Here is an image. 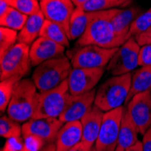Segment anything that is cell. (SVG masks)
<instances>
[{
  "label": "cell",
  "mask_w": 151,
  "mask_h": 151,
  "mask_svg": "<svg viewBox=\"0 0 151 151\" xmlns=\"http://www.w3.org/2000/svg\"><path fill=\"white\" fill-rule=\"evenodd\" d=\"M119 8L100 11L88 28L77 41V45H98L103 48H118L129 39L118 35L111 24V20Z\"/></svg>",
  "instance_id": "6da1fadb"
},
{
  "label": "cell",
  "mask_w": 151,
  "mask_h": 151,
  "mask_svg": "<svg viewBox=\"0 0 151 151\" xmlns=\"http://www.w3.org/2000/svg\"><path fill=\"white\" fill-rule=\"evenodd\" d=\"M37 91L32 79L18 81L6 109L7 115L19 123L33 119L37 105Z\"/></svg>",
  "instance_id": "7a4b0ae2"
},
{
  "label": "cell",
  "mask_w": 151,
  "mask_h": 151,
  "mask_svg": "<svg viewBox=\"0 0 151 151\" xmlns=\"http://www.w3.org/2000/svg\"><path fill=\"white\" fill-rule=\"evenodd\" d=\"M72 69L69 58L61 55L37 65L33 73L32 80L40 92L50 91L68 80Z\"/></svg>",
  "instance_id": "3957f363"
},
{
  "label": "cell",
  "mask_w": 151,
  "mask_h": 151,
  "mask_svg": "<svg viewBox=\"0 0 151 151\" xmlns=\"http://www.w3.org/2000/svg\"><path fill=\"white\" fill-rule=\"evenodd\" d=\"M132 73L112 76L99 87L96 91L94 105L108 112L125 103L130 90Z\"/></svg>",
  "instance_id": "277c9868"
},
{
  "label": "cell",
  "mask_w": 151,
  "mask_h": 151,
  "mask_svg": "<svg viewBox=\"0 0 151 151\" xmlns=\"http://www.w3.org/2000/svg\"><path fill=\"white\" fill-rule=\"evenodd\" d=\"M30 46L17 43L13 47L0 55V80L10 78L22 80L31 70Z\"/></svg>",
  "instance_id": "5b68a950"
},
{
  "label": "cell",
  "mask_w": 151,
  "mask_h": 151,
  "mask_svg": "<svg viewBox=\"0 0 151 151\" xmlns=\"http://www.w3.org/2000/svg\"><path fill=\"white\" fill-rule=\"evenodd\" d=\"M70 94L67 80L54 89L42 92L39 91L34 118L59 119Z\"/></svg>",
  "instance_id": "8992f818"
},
{
  "label": "cell",
  "mask_w": 151,
  "mask_h": 151,
  "mask_svg": "<svg viewBox=\"0 0 151 151\" xmlns=\"http://www.w3.org/2000/svg\"><path fill=\"white\" fill-rule=\"evenodd\" d=\"M125 112L121 106L111 111L105 112L101 128L95 143L96 151H115L119 145L120 123Z\"/></svg>",
  "instance_id": "52a82bcc"
},
{
  "label": "cell",
  "mask_w": 151,
  "mask_h": 151,
  "mask_svg": "<svg viewBox=\"0 0 151 151\" xmlns=\"http://www.w3.org/2000/svg\"><path fill=\"white\" fill-rule=\"evenodd\" d=\"M140 45L135 37H130L125 42L111 59L107 65V71L112 76L127 74L139 66V53Z\"/></svg>",
  "instance_id": "ba28073f"
},
{
  "label": "cell",
  "mask_w": 151,
  "mask_h": 151,
  "mask_svg": "<svg viewBox=\"0 0 151 151\" xmlns=\"http://www.w3.org/2000/svg\"><path fill=\"white\" fill-rule=\"evenodd\" d=\"M118 48H103L98 45L81 46L71 58L73 68L97 69L104 68L113 57Z\"/></svg>",
  "instance_id": "9c48e42d"
},
{
  "label": "cell",
  "mask_w": 151,
  "mask_h": 151,
  "mask_svg": "<svg viewBox=\"0 0 151 151\" xmlns=\"http://www.w3.org/2000/svg\"><path fill=\"white\" fill-rule=\"evenodd\" d=\"M64 123L58 118H34L22 126V136H35L45 145L55 143L57 134Z\"/></svg>",
  "instance_id": "30bf717a"
},
{
  "label": "cell",
  "mask_w": 151,
  "mask_h": 151,
  "mask_svg": "<svg viewBox=\"0 0 151 151\" xmlns=\"http://www.w3.org/2000/svg\"><path fill=\"white\" fill-rule=\"evenodd\" d=\"M41 10L46 20L59 24L69 36V26L76 8L71 0H42Z\"/></svg>",
  "instance_id": "8fae6325"
},
{
  "label": "cell",
  "mask_w": 151,
  "mask_h": 151,
  "mask_svg": "<svg viewBox=\"0 0 151 151\" xmlns=\"http://www.w3.org/2000/svg\"><path fill=\"white\" fill-rule=\"evenodd\" d=\"M104 72V68H73L67 80L70 93L80 95L93 90L103 76Z\"/></svg>",
  "instance_id": "7c38bea8"
},
{
  "label": "cell",
  "mask_w": 151,
  "mask_h": 151,
  "mask_svg": "<svg viewBox=\"0 0 151 151\" xmlns=\"http://www.w3.org/2000/svg\"><path fill=\"white\" fill-rule=\"evenodd\" d=\"M96 91H97L93 89L80 95L70 94L63 111L59 117L60 120L63 123L81 120L93 107Z\"/></svg>",
  "instance_id": "4fadbf2b"
},
{
  "label": "cell",
  "mask_w": 151,
  "mask_h": 151,
  "mask_svg": "<svg viewBox=\"0 0 151 151\" xmlns=\"http://www.w3.org/2000/svg\"><path fill=\"white\" fill-rule=\"evenodd\" d=\"M126 105L132 120L143 135L151 126V91L135 95Z\"/></svg>",
  "instance_id": "5bb4252c"
},
{
  "label": "cell",
  "mask_w": 151,
  "mask_h": 151,
  "mask_svg": "<svg viewBox=\"0 0 151 151\" xmlns=\"http://www.w3.org/2000/svg\"><path fill=\"white\" fill-rule=\"evenodd\" d=\"M65 47L53 41L40 36L30 46V57L33 66L63 55Z\"/></svg>",
  "instance_id": "9a60e30c"
},
{
  "label": "cell",
  "mask_w": 151,
  "mask_h": 151,
  "mask_svg": "<svg viewBox=\"0 0 151 151\" xmlns=\"http://www.w3.org/2000/svg\"><path fill=\"white\" fill-rule=\"evenodd\" d=\"M105 112L96 105L90 109L89 112L81 119L82 127V141L95 146L101 128Z\"/></svg>",
  "instance_id": "2e32d148"
},
{
  "label": "cell",
  "mask_w": 151,
  "mask_h": 151,
  "mask_svg": "<svg viewBox=\"0 0 151 151\" xmlns=\"http://www.w3.org/2000/svg\"><path fill=\"white\" fill-rule=\"evenodd\" d=\"M82 140L81 120L66 122L60 129L55 140L56 151H67Z\"/></svg>",
  "instance_id": "e0dca14e"
},
{
  "label": "cell",
  "mask_w": 151,
  "mask_h": 151,
  "mask_svg": "<svg viewBox=\"0 0 151 151\" xmlns=\"http://www.w3.org/2000/svg\"><path fill=\"white\" fill-rule=\"evenodd\" d=\"M45 21V17L42 11L35 15L29 16L22 30L18 33L17 43H23L29 46L32 45L35 41L40 37V33Z\"/></svg>",
  "instance_id": "ac0fdd59"
},
{
  "label": "cell",
  "mask_w": 151,
  "mask_h": 151,
  "mask_svg": "<svg viewBox=\"0 0 151 151\" xmlns=\"http://www.w3.org/2000/svg\"><path fill=\"white\" fill-rule=\"evenodd\" d=\"M142 13L139 6H131L126 9H119L111 20V24L115 32L127 38H130L129 30L133 22Z\"/></svg>",
  "instance_id": "d6986e66"
},
{
  "label": "cell",
  "mask_w": 151,
  "mask_h": 151,
  "mask_svg": "<svg viewBox=\"0 0 151 151\" xmlns=\"http://www.w3.org/2000/svg\"><path fill=\"white\" fill-rule=\"evenodd\" d=\"M98 12H88L84 11L81 7H76L69 26V38L70 40L79 39L84 34L90 24L98 16Z\"/></svg>",
  "instance_id": "ffe728a7"
},
{
  "label": "cell",
  "mask_w": 151,
  "mask_h": 151,
  "mask_svg": "<svg viewBox=\"0 0 151 151\" xmlns=\"http://www.w3.org/2000/svg\"><path fill=\"white\" fill-rule=\"evenodd\" d=\"M139 130L132 120L127 109H125L124 115L121 119L120 129L119 133V147L126 150L127 148L134 146L139 142L138 135Z\"/></svg>",
  "instance_id": "44dd1931"
},
{
  "label": "cell",
  "mask_w": 151,
  "mask_h": 151,
  "mask_svg": "<svg viewBox=\"0 0 151 151\" xmlns=\"http://www.w3.org/2000/svg\"><path fill=\"white\" fill-rule=\"evenodd\" d=\"M148 91H151V66H141L132 73L130 90L125 104L135 95Z\"/></svg>",
  "instance_id": "7402d4cb"
},
{
  "label": "cell",
  "mask_w": 151,
  "mask_h": 151,
  "mask_svg": "<svg viewBox=\"0 0 151 151\" xmlns=\"http://www.w3.org/2000/svg\"><path fill=\"white\" fill-rule=\"evenodd\" d=\"M40 36L48 38L53 42H55L65 48L70 47V38L59 24L51 22L49 20L45 21L43 28L41 30Z\"/></svg>",
  "instance_id": "603a6c76"
},
{
  "label": "cell",
  "mask_w": 151,
  "mask_h": 151,
  "mask_svg": "<svg viewBox=\"0 0 151 151\" xmlns=\"http://www.w3.org/2000/svg\"><path fill=\"white\" fill-rule=\"evenodd\" d=\"M27 18H28L27 16L10 6L6 14L0 17V24L3 27H7L16 31H21Z\"/></svg>",
  "instance_id": "cb8c5ba5"
},
{
  "label": "cell",
  "mask_w": 151,
  "mask_h": 151,
  "mask_svg": "<svg viewBox=\"0 0 151 151\" xmlns=\"http://www.w3.org/2000/svg\"><path fill=\"white\" fill-rule=\"evenodd\" d=\"M18 81L20 80L17 78H10L0 81V111H1V113L5 112L6 109H7L14 93V89Z\"/></svg>",
  "instance_id": "d4e9b609"
},
{
  "label": "cell",
  "mask_w": 151,
  "mask_h": 151,
  "mask_svg": "<svg viewBox=\"0 0 151 151\" xmlns=\"http://www.w3.org/2000/svg\"><path fill=\"white\" fill-rule=\"evenodd\" d=\"M0 135L5 139L23 137L22 127H20L19 122L14 120L8 115L2 116L0 119Z\"/></svg>",
  "instance_id": "484cf974"
},
{
  "label": "cell",
  "mask_w": 151,
  "mask_h": 151,
  "mask_svg": "<svg viewBox=\"0 0 151 151\" xmlns=\"http://www.w3.org/2000/svg\"><path fill=\"white\" fill-rule=\"evenodd\" d=\"M130 2L127 0H90L81 8L88 12H98L112 9L119 6H126Z\"/></svg>",
  "instance_id": "4316f807"
},
{
  "label": "cell",
  "mask_w": 151,
  "mask_h": 151,
  "mask_svg": "<svg viewBox=\"0 0 151 151\" xmlns=\"http://www.w3.org/2000/svg\"><path fill=\"white\" fill-rule=\"evenodd\" d=\"M8 5L24 15L29 17L41 12L40 2L37 0H6Z\"/></svg>",
  "instance_id": "83f0119b"
},
{
  "label": "cell",
  "mask_w": 151,
  "mask_h": 151,
  "mask_svg": "<svg viewBox=\"0 0 151 151\" xmlns=\"http://www.w3.org/2000/svg\"><path fill=\"white\" fill-rule=\"evenodd\" d=\"M150 26H151V7L148 8L147 11L142 12L138 17V18L133 22L129 35L130 37H135L136 35L146 31Z\"/></svg>",
  "instance_id": "f1b7e54d"
},
{
  "label": "cell",
  "mask_w": 151,
  "mask_h": 151,
  "mask_svg": "<svg viewBox=\"0 0 151 151\" xmlns=\"http://www.w3.org/2000/svg\"><path fill=\"white\" fill-rule=\"evenodd\" d=\"M18 33L7 27L0 28V55L13 47L17 42Z\"/></svg>",
  "instance_id": "f546056e"
},
{
  "label": "cell",
  "mask_w": 151,
  "mask_h": 151,
  "mask_svg": "<svg viewBox=\"0 0 151 151\" xmlns=\"http://www.w3.org/2000/svg\"><path fill=\"white\" fill-rule=\"evenodd\" d=\"M25 147L23 137H15L7 139L1 151H23Z\"/></svg>",
  "instance_id": "4dcf8cb0"
},
{
  "label": "cell",
  "mask_w": 151,
  "mask_h": 151,
  "mask_svg": "<svg viewBox=\"0 0 151 151\" xmlns=\"http://www.w3.org/2000/svg\"><path fill=\"white\" fill-rule=\"evenodd\" d=\"M26 148L30 151H40L45 144V142L35 136H24L23 137Z\"/></svg>",
  "instance_id": "1f68e13d"
},
{
  "label": "cell",
  "mask_w": 151,
  "mask_h": 151,
  "mask_svg": "<svg viewBox=\"0 0 151 151\" xmlns=\"http://www.w3.org/2000/svg\"><path fill=\"white\" fill-rule=\"evenodd\" d=\"M139 66H151V44L140 46L139 53Z\"/></svg>",
  "instance_id": "d6a6232c"
},
{
  "label": "cell",
  "mask_w": 151,
  "mask_h": 151,
  "mask_svg": "<svg viewBox=\"0 0 151 151\" xmlns=\"http://www.w3.org/2000/svg\"><path fill=\"white\" fill-rule=\"evenodd\" d=\"M135 39L140 46H143L147 44H151V26L146 31L136 35Z\"/></svg>",
  "instance_id": "836d02e7"
},
{
  "label": "cell",
  "mask_w": 151,
  "mask_h": 151,
  "mask_svg": "<svg viewBox=\"0 0 151 151\" xmlns=\"http://www.w3.org/2000/svg\"><path fill=\"white\" fill-rule=\"evenodd\" d=\"M141 143L143 151H151V126L143 134V140Z\"/></svg>",
  "instance_id": "e575fe53"
},
{
  "label": "cell",
  "mask_w": 151,
  "mask_h": 151,
  "mask_svg": "<svg viewBox=\"0 0 151 151\" xmlns=\"http://www.w3.org/2000/svg\"><path fill=\"white\" fill-rule=\"evenodd\" d=\"M67 151H96V149H95V146L87 144L81 140L80 143H78L72 148L68 149Z\"/></svg>",
  "instance_id": "d590c367"
},
{
  "label": "cell",
  "mask_w": 151,
  "mask_h": 151,
  "mask_svg": "<svg viewBox=\"0 0 151 151\" xmlns=\"http://www.w3.org/2000/svg\"><path fill=\"white\" fill-rule=\"evenodd\" d=\"M10 6L6 2V0H0V17L3 16L4 14L8 10Z\"/></svg>",
  "instance_id": "8d00e7d4"
},
{
  "label": "cell",
  "mask_w": 151,
  "mask_h": 151,
  "mask_svg": "<svg viewBox=\"0 0 151 151\" xmlns=\"http://www.w3.org/2000/svg\"><path fill=\"white\" fill-rule=\"evenodd\" d=\"M125 151H143L142 149V143L140 141H139L137 144H135L134 146L127 148Z\"/></svg>",
  "instance_id": "74e56055"
},
{
  "label": "cell",
  "mask_w": 151,
  "mask_h": 151,
  "mask_svg": "<svg viewBox=\"0 0 151 151\" xmlns=\"http://www.w3.org/2000/svg\"><path fill=\"white\" fill-rule=\"evenodd\" d=\"M40 151H56V145H55V143L47 144Z\"/></svg>",
  "instance_id": "f35d334b"
},
{
  "label": "cell",
  "mask_w": 151,
  "mask_h": 151,
  "mask_svg": "<svg viewBox=\"0 0 151 151\" xmlns=\"http://www.w3.org/2000/svg\"><path fill=\"white\" fill-rule=\"evenodd\" d=\"M71 1L73 3V5L76 7H81L83 5H85L88 1H90V0H71Z\"/></svg>",
  "instance_id": "ab89813d"
},
{
  "label": "cell",
  "mask_w": 151,
  "mask_h": 151,
  "mask_svg": "<svg viewBox=\"0 0 151 151\" xmlns=\"http://www.w3.org/2000/svg\"><path fill=\"white\" fill-rule=\"evenodd\" d=\"M115 151H125V150L123 149V148H121L120 147H119V146H118V147L116 148V150H115Z\"/></svg>",
  "instance_id": "60d3db41"
},
{
  "label": "cell",
  "mask_w": 151,
  "mask_h": 151,
  "mask_svg": "<svg viewBox=\"0 0 151 151\" xmlns=\"http://www.w3.org/2000/svg\"><path fill=\"white\" fill-rule=\"evenodd\" d=\"M23 151H30V150H28V149H27V148L25 147V148H24V149Z\"/></svg>",
  "instance_id": "b9f144b4"
},
{
  "label": "cell",
  "mask_w": 151,
  "mask_h": 151,
  "mask_svg": "<svg viewBox=\"0 0 151 151\" xmlns=\"http://www.w3.org/2000/svg\"><path fill=\"white\" fill-rule=\"evenodd\" d=\"M37 1H39V2H41V1H42V0H37Z\"/></svg>",
  "instance_id": "7bdbcfd3"
},
{
  "label": "cell",
  "mask_w": 151,
  "mask_h": 151,
  "mask_svg": "<svg viewBox=\"0 0 151 151\" xmlns=\"http://www.w3.org/2000/svg\"><path fill=\"white\" fill-rule=\"evenodd\" d=\"M127 1H129V2H130V0H127Z\"/></svg>",
  "instance_id": "ee69618b"
}]
</instances>
